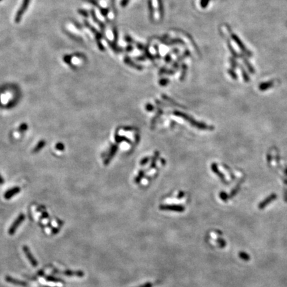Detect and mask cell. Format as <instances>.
Masks as SVG:
<instances>
[{
  "label": "cell",
  "mask_w": 287,
  "mask_h": 287,
  "mask_svg": "<svg viewBox=\"0 0 287 287\" xmlns=\"http://www.w3.org/2000/svg\"><path fill=\"white\" fill-rule=\"evenodd\" d=\"M79 12H80V13H81V14H83L84 15H86V17H87V13L85 12V11H79Z\"/></svg>",
  "instance_id": "obj_25"
},
{
  "label": "cell",
  "mask_w": 287,
  "mask_h": 287,
  "mask_svg": "<svg viewBox=\"0 0 287 287\" xmlns=\"http://www.w3.org/2000/svg\"><path fill=\"white\" fill-rule=\"evenodd\" d=\"M125 62H126V63L127 64L131 63V64H130V65L131 66H132V67H136V68H137V69H141V67H140L139 66H136V65H135L134 63H132V61L130 59V58H129V57H126V58H125Z\"/></svg>",
  "instance_id": "obj_15"
},
{
  "label": "cell",
  "mask_w": 287,
  "mask_h": 287,
  "mask_svg": "<svg viewBox=\"0 0 287 287\" xmlns=\"http://www.w3.org/2000/svg\"><path fill=\"white\" fill-rule=\"evenodd\" d=\"M137 287H153V284L152 283V282H146V283L140 285L139 286H137Z\"/></svg>",
  "instance_id": "obj_21"
},
{
  "label": "cell",
  "mask_w": 287,
  "mask_h": 287,
  "mask_svg": "<svg viewBox=\"0 0 287 287\" xmlns=\"http://www.w3.org/2000/svg\"><path fill=\"white\" fill-rule=\"evenodd\" d=\"M23 251H24V252H25L26 256H27V257L28 258L31 264H32V265L33 267H37V265L38 264V263L36 261V260H35V258L33 257L32 253H30V251H29L28 247H26V246H24L23 247Z\"/></svg>",
  "instance_id": "obj_5"
},
{
  "label": "cell",
  "mask_w": 287,
  "mask_h": 287,
  "mask_svg": "<svg viewBox=\"0 0 287 287\" xmlns=\"http://www.w3.org/2000/svg\"><path fill=\"white\" fill-rule=\"evenodd\" d=\"M6 280H7L9 282H11V283H14V284H16V285H25V284L24 283V282H21V281L15 280V279H12V278H10V277H7V278H6Z\"/></svg>",
  "instance_id": "obj_12"
},
{
  "label": "cell",
  "mask_w": 287,
  "mask_h": 287,
  "mask_svg": "<svg viewBox=\"0 0 287 287\" xmlns=\"http://www.w3.org/2000/svg\"><path fill=\"white\" fill-rule=\"evenodd\" d=\"M276 199H277V195L275 193H272L270 196H268L267 198L264 199L263 201L260 203L258 205V207L259 209H263L264 208L268 205L270 204L271 203H272L273 201H275Z\"/></svg>",
  "instance_id": "obj_2"
},
{
  "label": "cell",
  "mask_w": 287,
  "mask_h": 287,
  "mask_svg": "<svg viewBox=\"0 0 287 287\" xmlns=\"http://www.w3.org/2000/svg\"><path fill=\"white\" fill-rule=\"evenodd\" d=\"M219 197L221 198V200L224 201H227L229 199V196H228V194L224 192H222L219 193Z\"/></svg>",
  "instance_id": "obj_13"
},
{
  "label": "cell",
  "mask_w": 287,
  "mask_h": 287,
  "mask_svg": "<svg viewBox=\"0 0 287 287\" xmlns=\"http://www.w3.org/2000/svg\"><path fill=\"white\" fill-rule=\"evenodd\" d=\"M91 14H92V18H93V19L95 21V22H96V23H98V24H99V25L100 26V27H101V28H102L103 29H104V25H103L102 23H100V22H99V21L98 19H97V18H96V17H95V13H94V11H92Z\"/></svg>",
  "instance_id": "obj_14"
},
{
  "label": "cell",
  "mask_w": 287,
  "mask_h": 287,
  "mask_svg": "<svg viewBox=\"0 0 287 287\" xmlns=\"http://www.w3.org/2000/svg\"><path fill=\"white\" fill-rule=\"evenodd\" d=\"M217 242H218V243L221 245V247H224L226 245V242L225 241V240H223L222 239H218Z\"/></svg>",
  "instance_id": "obj_18"
},
{
  "label": "cell",
  "mask_w": 287,
  "mask_h": 287,
  "mask_svg": "<svg viewBox=\"0 0 287 287\" xmlns=\"http://www.w3.org/2000/svg\"><path fill=\"white\" fill-rule=\"evenodd\" d=\"M29 3H30V0H23V2H22L21 6L20 8L19 9V10L18 11H17L16 16H15V23H19V22L21 21L22 17H23L26 10H27L29 5Z\"/></svg>",
  "instance_id": "obj_1"
},
{
  "label": "cell",
  "mask_w": 287,
  "mask_h": 287,
  "mask_svg": "<svg viewBox=\"0 0 287 287\" xmlns=\"http://www.w3.org/2000/svg\"><path fill=\"white\" fill-rule=\"evenodd\" d=\"M211 169H212V171H213L215 174L217 175V176L220 178V179L222 181V182L226 184H228V182H227L226 178H225V175L219 170L217 164H212Z\"/></svg>",
  "instance_id": "obj_4"
},
{
  "label": "cell",
  "mask_w": 287,
  "mask_h": 287,
  "mask_svg": "<svg viewBox=\"0 0 287 287\" xmlns=\"http://www.w3.org/2000/svg\"><path fill=\"white\" fill-rule=\"evenodd\" d=\"M129 0H122V6L123 7H125L126 6V4L128 3V2H129Z\"/></svg>",
  "instance_id": "obj_22"
},
{
  "label": "cell",
  "mask_w": 287,
  "mask_h": 287,
  "mask_svg": "<svg viewBox=\"0 0 287 287\" xmlns=\"http://www.w3.org/2000/svg\"><path fill=\"white\" fill-rule=\"evenodd\" d=\"M20 192V188L18 187H15L12 188L10 190H8L4 195V197H5L6 200H9L11 197H14L15 195H17V193H19Z\"/></svg>",
  "instance_id": "obj_6"
},
{
  "label": "cell",
  "mask_w": 287,
  "mask_h": 287,
  "mask_svg": "<svg viewBox=\"0 0 287 287\" xmlns=\"http://www.w3.org/2000/svg\"><path fill=\"white\" fill-rule=\"evenodd\" d=\"M65 274L67 276H77L78 277H82L84 276V272L82 271H75L73 272L71 271H67L65 272Z\"/></svg>",
  "instance_id": "obj_9"
},
{
  "label": "cell",
  "mask_w": 287,
  "mask_h": 287,
  "mask_svg": "<svg viewBox=\"0 0 287 287\" xmlns=\"http://www.w3.org/2000/svg\"><path fill=\"white\" fill-rule=\"evenodd\" d=\"M19 130L21 131H25L26 130H27V125L26 124H23L21 125L19 127Z\"/></svg>",
  "instance_id": "obj_20"
},
{
  "label": "cell",
  "mask_w": 287,
  "mask_h": 287,
  "mask_svg": "<svg viewBox=\"0 0 287 287\" xmlns=\"http://www.w3.org/2000/svg\"><path fill=\"white\" fill-rule=\"evenodd\" d=\"M166 60L167 62H169L170 61H171V57L169 55H167L166 57Z\"/></svg>",
  "instance_id": "obj_24"
},
{
  "label": "cell",
  "mask_w": 287,
  "mask_h": 287,
  "mask_svg": "<svg viewBox=\"0 0 287 287\" xmlns=\"http://www.w3.org/2000/svg\"><path fill=\"white\" fill-rule=\"evenodd\" d=\"M239 185H237V187L235 188V189H233V191L231 192V197L235 196L236 195V194H237V192H238V190H239Z\"/></svg>",
  "instance_id": "obj_19"
},
{
  "label": "cell",
  "mask_w": 287,
  "mask_h": 287,
  "mask_svg": "<svg viewBox=\"0 0 287 287\" xmlns=\"http://www.w3.org/2000/svg\"><path fill=\"white\" fill-rule=\"evenodd\" d=\"M285 173L287 174V167H286V168L285 170Z\"/></svg>",
  "instance_id": "obj_26"
},
{
  "label": "cell",
  "mask_w": 287,
  "mask_h": 287,
  "mask_svg": "<svg viewBox=\"0 0 287 287\" xmlns=\"http://www.w3.org/2000/svg\"><path fill=\"white\" fill-rule=\"evenodd\" d=\"M273 85V82H263L262 84H260V85H259V89L260 90V91H265V90H267L268 89H269V88H271V87H272Z\"/></svg>",
  "instance_id": "obj_8"
},
{
  "label": "cell",
  "mask_w": 287,
  "mask_h": 287,
  "mask_svg": "<svg viewBox=\"0 0 287 287\" xmlns=\"http://www.w3.org/2000/svg\"><path fill=\"white\" fill-rule=\"evenodd\" d=\"M158 3H159V10H160L159 11H160L162 16H163V12H164V11H163V9L164 8H163V6H162V0H158Z\"/></svg>",
  "instance_id": "obj_17"
},
{
  "label": "cell",
  "mask_w": 287,
  "mask_h": 287,
  "mask_svg": "<svg viewBox=\"0 0 287 287\" xmlns=\"http://www.w3.org/2000/svg\"><path fill=\"white\" fill-rule=\"evenodd\" d=\"M239 257L243 260H245V261H248V260L251 259L250 256L247 254L245 252H240L239 253Z\"/></svg>",
  "instance_id": "obj_11"
},
{
  "label": "cell",
  "mask_w": 287,
  "mask_h": 287,
  "mask_svg": "<svg viewBox=\"0 0 287 287\" xmlns=\"http://www.w3.org/2000/svg\"><path fill=\"white\" fill-rule=\"evenodd\" d=\"M45 146V141H44V140L40 141V142H39L37 144L36 146H35V147L34 148V150H33V153H36V152H39V150H41L44 146Z\"/></svg>",
  "instance_id": "obj_10"
},
{
  "label": "cell",
  "mask_w": 287,
  "mask_h": 287,
  "mask_svg": "<svg viewBox=\"0 0 287 287\" xmlns=\"http://www.w3.org/2000/svg\"><path fill=\"white\" fill-rule=\"evenodd\" d=\"M162 210H170V211H184V207L182 206L178 205H162L160 207Z\"/></svg>",
  "instance_id": "obj_7"
},
{
  "label": "cell",
  "mask_w": 287,
  "mask_h": 287,
  "mask_svg": "<svg viewBox=\"0 0 287 287\" xmlns=\"http://www.w3.org/2000/svg\"><path fill=\"white\" fill-rule=\"evenodd\" d=\"M56 148L57 150H63L65 146L62 143H57L56 145Z\"/></svg>",
  "instance_id": "obj_16"
},
{
  "label": "cell",
  "mask_w": 287,
  "mask_h": 287,
  "mask_svg": "<svg viewBox=\"0 0 287 287\" xmlns=\"http://www.w3.org/2000/svg\"><path fill=\"white\" fill-rule=\"evenodd\" d=\"M3 183H4V179H3V178L2 177L1 174H0V184H3Z\"/></svg>",
  "instance_id": "obj_23"
},
{
  "label": "cell",
  "mask_w": 287,
  "mask_h": 287,
  "mask_svg": "<svg viewBox=\"0 0 287 287\" xmlns=\"http://www.w3.org/2000/svg\"><path fill=\"white\" fill-rule=\"evenodd\" d=\"M24 219H25V215L23 214H20L19 215V217H17V219L14 222L11 227H10V230H9V234H10V235H14V233L15 231L17 228L18 227V226L21 224V223L23 222Z\"/></svg>",
  "instance_id": "obj_3"
}]
</instances>
